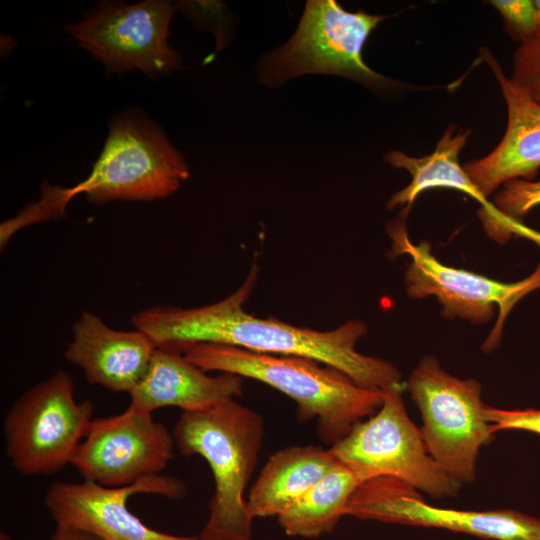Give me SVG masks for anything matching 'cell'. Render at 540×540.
Wrapping results in <instances>:
<instances>
[{
  "mask_svg": "<svg viewBox=\"0 0 540 540\" xmlns=\"http://www.w3.org/2000/svg\"><path fill=\"white\" fill-rule=\"evenodd\" d=\"M257 273L253 264L245 282L215 303L193 308L157 305L133 314L131 323L157 348L168 351L181 353L198 343L226 344L258 353L312 358L369 389L382 391L401 385V373L395 365L357 351L356 343L367 332L361 320L318 331L249 314L244 304L254 289Z\"/></svg>",
  "mask_w": 540,
  "mask_h": 540,
  "instance_id": "1",
  "label": "cell"
},
{
  "mask_svg": "<svg viewBox=\"0 0 540 540\" xmlns=\"http://www.w3.org/2000/svg\"><path fill=\"white\" fill-rule=\"evenodd\" d=\"M181 353L206 372L255 379L284 393L297 404L299 419L316 420L319 437L331 446L383 402L382 391L362 387L343 372L304 356L258 353L218 343L194 344Z\"/></svg>",
  "mask_w": 540,
  "mask_h": 540,
  "instance_id": "2",
  "label": "cell"
},
{
  "mask_svg": "<svg viewBox=\"0 0 540 540\" xmlns=\"http://www.w3.org/2000/svg\"><path fill=\"white\" fill-rule=\"evenodd\" d=\"M265 427L263 417L234 398L183 411L173 429L176 448L198 455L211 468L215 489L200 540H250L251 516L245 490L256 467Z\"/></svg>",
  "mask_w": 540,
  "mask_h": 540,
  "instance_id": "3",
  "label": "cell"
},
{
  "mask_svg": "<svg viewBox=\"0 0 540 540\" xmlns=\"http://www.w3.org/2000/svg\"><path fill=\"white\" fill-rule=\"evenodd\" d=\"M190 176L183 155L160 127L139 113L109 123V133L90 174L69 187L94 205L111 201H152L175 193Z\"/></svg>",
  "mask_w": 540,
  "mask_h": 540,
  "instance_id": "4",
  "label": "cell"
},
{
  "mask_svg": "<svg viewBox=\"0 0 540 540\" xmlns=\"http://www.w3.org/2000/svg\"><path fill=\"white\" fill-rule=\"evenodd\" d=\"M386 17L349 12L334 0L307 1L300 23L288 40L259 64L262 83L277 86L308 73L344 76L372 88L392 86V80L363 60V46Z\"/></svg>",
  "mask_w": 540,
  "mask_h": 540,
  "instance_id": "5",
  "label": "cell"
},
{
  "mask_svg": "<svg viewBox=\"0 0 540 540\" xmlns=\"http://www.w3.org/2000/svg\"><path fill=\"white\" fill-rule=\"evenodd\" d=\"M382 393L380 408L330 447L337 460L363 482L390 476L434 498L456 496L462 483L427 451L420 428L405 409L401 385Z\"/></svg>",
  "mask_w": 540,
  "mask_h": 540,
  "instance_id": "6",
  "label": "cell"
},
{
  "mask_svg": "<svg viewBox=\"0 0 540 540\" xmlns=\"http://www.w3.org/2000/svg\"><path fill=\"white\" fill-rule=\"evenodd\" d=\"M407 389L420 410L429 454L462 484L473 482L480 449L493 436L481 384L453 376L436 357L425 356L409 376Z\"/></svg>",
  "mask_w": 540,
  "mask_h": 540,
  "instance_id": "7",
  "label": "cell"
},
{
  "mask_svg": "<svg viewBox=\"0 0 540 540\" xmlns=\"http://www.w3.org/2000/svg\"><path fill=\"white\" fill-rule=\"evenodd\" d=\"M410 207H404L400 217L389 223L393 241L392 253L411 259L405 272L408 296L422 299L435 296L447 318H460L475 325L490 321L498 309V317L483 349L489 352L501 341L504 323L514 306L531 292L540 289V263L526 278L505 283L489 277L444 265L423 240L414 244L408 235L406 217Z\"/></svg>",
  "mask_w": 540,
  "mask_h": 540,
  "instance_id": "8",
  "label": "cell"
},
{
  "mask_svg": "<svg viewBox=\"0 0 540 540\" xmlns=\"http://www.w3.org/2000/svg\"><path fill=\"white\" fill-rule=\"evenodd\" d=\"M93 405L77 402L74 384L58 371L26 390L3 422L6 456L23 475H47L63 468L84 439Z\"/></svg>",
  "mask_w": 540,
  "mask_h": 540,
  "instance_id": "9",
  "label": "cell"
},
{
  "mask_svg": "<svg viewBox=\"0 0 540 540\" xmlns=\"http://www.w3.org/2000/svg\"><path fill=\"white\" fill-rule=\"evenodd\" d=\"M175 10L176 4L167 0L101 1L66 30L107 71L138 70L156 79L182 64L181 55L168 44Z\"/></svg>",
  "mask_w": 540,
  "mask_h": 540,
  "instance_id": "10",
  "label": "cell"
},
{
  "mask_svg": "<svg viewBox=\"0 0 540 540\" xmlns=\"http://www.w3.org/2000/svg\"><path fill=\"white\" fill-rule=\"evenodd\" d=\"M345 516L384 523L441 528L492 540H540V519L511 510H457L432 506L405 481L378 476L351 495Z\"/></svg>",
  "mask_w": 540,
  "mask_h": 540,
  "instance_id": "11",
  "label": "cell"
},
{
  "mask_svg": "<svg viewBox=\"0 0 540 540\" xmlns=\"http://www.w3.org/2000/svg\"><path fill=\"white\" fill-rule=\"evenodd\" d=\"M175 447L173 434L152 414L126 409L93 419L70 464L85 481L123 487L159 474Z\"/></svg>",
  "mask_w": 540,
  "mask_h": 540,
  "instance_id": "12",
  "label": "cell"
},
{
  "mask_svg": "<svg viewBox=\"0 0 540 540\" xmlns=\"http://www.w3.org/2000/svg\"><path fill=\"white\" fill-rule=\"evenodd\" d=\"M186 492L179 478L156 474L123 487H106L85 480L57 482L46 491L44 503L57 526L86 531L102 540H200L154 530L127 507L129 497L137 493L178 499Z\"/></svg>",
  "mask_w": 540,
  "mask_h": 540,
  "instance_id": "13",
  "label": "cell"
},
{
  "mask_svg": "<svg viewBox=\"0 0 540 540\" xmlns=\"http://www.w3.org/2000/svg\"><path fill=\"white\" fill-rule=\"evenodd\" d=\"M471 135L470 129L447 127L434 151L423 157H413L392 150L385 160L395 168L407 170L411 182L393 194L387 206L411 207L418 195L431 188H450L462 191L481 204L478 216L486 233L496 241L505 243L513 235L526 238L540 247V232L500 212L483 196L459 163V153Z\"/></svg>",
  "mask_w": 540,
  "mask_h": 540,
  "instance_id": "14",
  "label": "cell"
},
{
  "mask_svg": "<svg viewBox=\"0 0 540 540\" xmlns=\"http://www.w3.org/2000/svg\"><path fill=\"white\" fill-rule=\"evenodd\" d=\"M480 55L497 79L507 106V127L500 143L463 169L485 198L515 179L534 180L540 169V103L503 71L487 48Z\"/></svg>",
  "mask_w": 540,
  "mask_h": 540,
  "instance_id": "15",
  "label": "cell"
},
{
  "mask_svg": "<svg viewBox=\"0 0 540 540\" xmlns=\"http://www.w3.org/2000/svg\"><path fill=\"white\" fill-rule=\"evenodd\" d=\"M72 333L66 359L83 370L89 383L112 392L129 393L144 376L157 348L144 332L112 329L88 311L73 324Z\"/></svg>",
  "mask_w": 540,
  "mask_h": 540,
  "instance_id": "16",
  "label": "cell"
},
{
  "mask_svg": "<svg viewBox=\"0 0 540 540\" xmlns=\"http://www.w3.org/2000/svg\"><path fill=\"white\" fill-rule=\"evenodd\" d=\"M242 388L238 375L212 376L182 353L156 348L144 376L128 393L127 409L149 414L163 407L195 411L235 398Z\"/></svg>",
  "mask_w": 540,
  "mask_h": 540,
  "instance_id": "17",
  "label": "cell"
},
{
  "mask_svg": "<svg viewBox=\"0 0 540 540\" xmlns=\"http://www.w3.org/2000/svg\"><path fill=\"white\" fill-rule=\"evenodd\" d=\"M338 464L330 448L307 445L279 450L268 459L249 491L251 516H280Z\"/></svg>",
  "mask_w": 540,
  "mask_h": 540,
  "instance_id": "18",
  "label": "cell"
},
{
  "mask_svg": "<svg viewBox=\"0 0 540 540\" xmlns=\"http://www.w3.org/2000/svg\"><path fill=\"white\" fill-rule=\"evenodd\" d=\"M363 481L339 462L292 507L277 517L288 536L316 538L333 531Z\"/></svg>",
  "mask_w": 540,
  "mask_h": 540,
  "instance_id": "19",
  "label": "cell"
},
{
  "mask_svg": "<svg viewBox=\"0 0 540 540\" xmlns=\"http://www.w3.org/2000/svg\"><path fill=\"white\" fill-rule=\"evenodd\" d=\"M71 199L69 188L52 186L44 181L38 201L27 205L14 218L1 223V247L7 244L17 230L27 225L62 218Z\"/></svg>",
  "mask_w": 540,
  "mask_h": 540,
  "instance_id": "20",
  "label": "cell"
},
{
  "mask_svg": "<svg viewBox=\"0 0 540 540\" xmlns=\"http://www.w3.org/2000/svg\"><path fill=\"white\" fill-rule=\"evenodd\" d=\"M493 204L504 215L518 220L540 205V180L515 179L506 182L495 194Z\"/></svg>",
  "mask_w": 540,
  "mask_h": 540,
  "instance_id": "21",
  "label": "cell"
},
{
  "mask_svg": "<svg viewBox=\"0 0 540 540\" xmlns=\"http://www.w3.org/2000/svg\"><path fill=\"white\" fill-rule=\"evenodd\" d=\"M510 78L540 103V34L519 44Z\"/></svg>",
  "mask_w": 540,
  "mask_h": 540,
  "instance_id": "22",
  "label": "cell"
},
{
  "mask_svg": "<svg viewBox=\"0 0 540 540\" xmlns=\"http://www.w3.org/2000/svg\"><path fill=\"white\" fill-rule=\"evenodd\" d=\"M501 15L509 35L523 43L537 34L533 0H493L489 2Z\"/></svg>",
  "mask_w": 540,
  "mask_h": 540,
  "instance_id": "23",
  "label": "cell"
},
{
  "mask_svg": "<svg viewBox=\"0 0 540 540\" xmlns=\"http://www.w3.org/2000/svg\"><path fill=\"white\" fill-rule=\"evenodd\" d=\"M485 417L493 434L513 429L540 435V409H500L486 405Z\"/></svg>",
  "mask_w": 540,
  "mask_h": 540,
  "instance_id": "24",
  "label": "cell"
},
{
  "mask_svg": "<svg viewBox=\"0 0 540 540\" xmlns=\"http://www.w3.org/2000/svg\"><path fill=\"white\" fill-rule=\"evenodd\" d=\"M179 9L195 26L210 30L214 33L219 48L224 44L225 36L222 23V6L216 2L180 1L176 4Z\"/></svg>",
  "mask_w": 540,
  "mask_h": 540,
  "instance_id": "25",
  "label": "cell"
},
{
  "mask_svg": "<svg viewBox=\"0 0 540 540\" xmlns=\"http://www.w3.org/2000/svg\"><path fill=\"white\" fill-rule=\"evenodd\" d=\"M52 540H102L99 537L75 528L57 526Z\"/></svg>",
  "mask_w": 540,
  "mask_h": 540,
  "instance_id": "26",
  "label": "cell"
},
{
  "mask_svg": "<svg viewBox=\"0 0 540 540\" xmlns=\"http://www.w3.org/2000/svg\"><path fill=\"white\" fill-rule=\"evenodd\" d=\"M535 11H536V21H537V34H540V0H533Z\"/></svg>",
  "mask_w": 540,
  "mask_h": 540,
  "instance_id": "27",
  "label": "cell"
},
{
  "mask_svg": "<svg viewBox=\"0 0 540 540\" xmlns=\"http://www.w3.org/2000/svg\"><path fill=\"white\" fill-rule=\"evenodd\" d=\"M0 540H12V539L7 533L1 531Z\"/></svg>",
  "mask_w": 540,
  "mask_h": 540,
  "instance_id": "28",
  "label": "cell"
}]
</instances>
